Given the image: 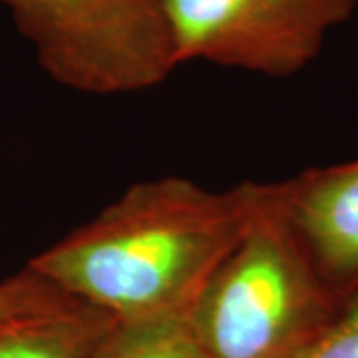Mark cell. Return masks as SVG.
I'll return each instance as SVG.
<instances>
[{"label": "cell", "mask_w": 358, "mask_h": 358, "mask_svg": "<svg viewBox=\"0 0 358 358\" xmlns=\"http://www.w3.org/2000/svg\"><path fill=\"white\" fill-rule=\"evenodd\" d=\"M345 299L294 229L279 181L187 319L209 358H285L319 333Z\"/></svg>", "instance_id": "2"}, {"label": "cell", "mask_w": 358, "mask_h": 358, "mask_svg": "<svg viewBox=\"0 0 358 358\" xmlns=\"http://www.w3.org/2000/svg\"><path fill=\"white\" fill-rule=\"evenodd\" d=\"M110 315L84 303H70L42 315L0 327V358H92Z\"/></svg>", "instance_id": "6"}, {"label": "cell", "mask_w": 358, "mask_h": 358, "mask_svg": "<svg viewBox=\"0 0 358 358\" xmlns=\"http://www.w3.org/2000/svg\"><path fill=\"white\" fill-rule=\"evenodd\" d=\"M70 303L76 301L26 265L22 271L0 281V327L13 320L62 308Z\"/></svg>", "instance_id": "8"}, {"label": "cell", "mask_w": 358, "mask_h": 358, "mask_svg": "<svg viewBox=\"0 0 358 358\" xmlns=\"http://www.w3.org/2000/svg\"><path fill=\"white\" fill-rule=\"evenodd\" d=\"M287 209L313 261L334 291L358 287V159L285 179Z\"/></svg>", "instance_id": "5"}, {"label": "cell", "mask_w": 358, "mask_h": 358, "mask_svg": "<svg viewBox=\"0 0 358 358\" xmlns=\"http://www.w3.org/2000/svg\"><path fill=\"white\" fill-rule=\"evenodd\" d=\"M92 358H209L187 315L115 320Z\"/></svg>", "instance_id": "7"}, {"label": "cell", "mask_w": 358, "mask_h": 358, "mask_svg": "<svg viewBox=\"0 0 358 358\" xmlns=\"http://www.w3.org/2000/svg\"><path fill=\"white\" fill-rule=\"evenodd\" d=\"M285 358H358V287L319 333Z\"/></svg>", "instance_id": "9"}, {"label": "cell", "mask_w": 358, "mask_h": 358, "mask_svg": "<svg viewBox=\"0 0 358 358\" xmlns=\"http://www.w3.org/2000/svg\"><path fill=\"white\" fill-rule=\"evenodd\" d=\"M44 72L94 96L150 90L178 68L167 0H0Z\"/></svg>", "instance_id": "3"}, {"label": "cell", "mask_w": 358, "mask_h": 358, "mask_svg": "<svg viewBox=\"0 0 358 358\" xmlns=\"http://www.w3.org/2000/svg\"><path fill=\"white\" fill-rule=\"evenodd\" d=\"M358 0H167L179 64L201 60L271 78L310 64Z\"/></svg>", "instance_id": "4"}, {"label": "cell", "mask_w": 358, "mask_h": 358, "mask_svg": "<svg viewBox=\"0 0 358 358\" xmlns=\"http://www.w3.org/2000/svg\"><path fill=\"white\" fill-rule=\"evenodd\" d=\"M271 192L257 181L225 192L181 176L140 181L28 267L115 320L187 315Z\"/></svg>", "instance_id": "1"}]
</instances>
